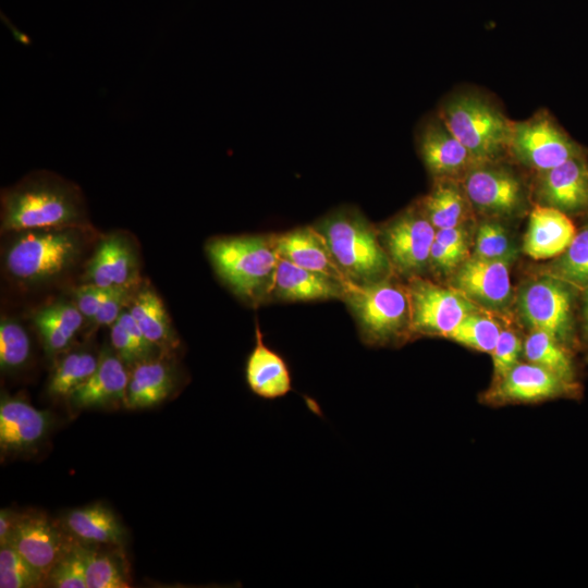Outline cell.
I'll list each match as a JSON object with an SVG mask.
<instances>
[{
  "label": "cell",
  "instance_id": "6da1fadb",
  "mask_svg": "<svg viewBox=\"0 0 588 588\" xmlns=\"http://www.w3.org/2000/svg\"><path fill=\"white\" fill-rule=\"evenodd\" d=\"M85 204L79 188L50 172H35L1 195V230L85 225Z\"/></svg>",
  "mask_w": 588,
  "mask_h": 588
},
{
  "label": "cell",
  "instance_id": "7a4b0ae2",
  "mask_svg": "<svg viewBox=\"0 0 588 588\" xmlns=\"http://www.w3.org/2000/svg\"><path fill=\"white\" fill-rule=\"evenodd\" d=\"M206 254L219 278L249 304L270 296L280 256L277 234L217 236Z\"/></svg>",
  "mask_w": 588,
  "mask_h": 588
},
{
  "label": "cell",
  "instance_id": "3957f363",
  "mask_svg": "<svg viewBox=\"0 0 588 588\" xmlns=\"http://www.w3.org/2000/svg\"><path fill=\"white\" fill-rule=\"evenodd\" d=\"M314 226L347 282L363 284L390 277L392 265L379 235L356 208H338Z\"/></svg>",
  "mask_w": 588,
  "mask_h": 588
},
{
  "label": "cell",
  "instance_id": "277c9868",
  "mask_svg": "<svg viewBox=\"0 0 588 588\" xmlns=\"http://www.w3.org/2000/svg\"><path fill=\"white\" fill-rule=\"evenodd\" d=\"M85 225L14 232L4 255L7 272L24 284H41L68 272L84 248Z\"/></svg>",
  "mask_w": 588,
  "mask_h": 588
},
{
  "label": "cell",
  "instance_id": "5b68a950",
  "mask_svg": "<svg viewBox=\"0 0 588 588\" xmlns=\"http://www.w3.org/2000/svg\"><path fill=\"white\" fill-rule=\"evenodd\" d=\"M342 301L348 306L366 344L384 345L411 334L406 285L390 278L363 284L348 282Z\"/></svg>",
  "mask_w": 588,
  "mask_h": 588
},
{
  "label": "cell",
  "instance_id": "8992f818",
  "mask_svg": "<svg viewBox=\"0 0 588 588\" xmlns=\"http://www.w3.org/2000/svg\"><path fill=\"white\" fill-rule=\"evenodd\" d=\"M438 115L478 163L498 161L506 152L512 121L486 97L454 94L443 101Z\"/></svg>",
  "mask_w": 588,
  "mask_h": 588
},
{
  "label": "cell",
  "instance_id": "52a82bcc",
  "mask_svg": "<svg viewBox=\"0 0 588 588\" xmlns=\"http://www.w3.org/2000/svg\"><path fill=\"white\" fill-rule=\"evenodd\" d=\"M406 289L412 334L448 338L467 315L480 308L452 286H441L420 275L408 278Z\"/></svg>",
  "mask_w": 588,
  "mask_h": 588
},
{
  "label": "cell",
  "instance_id": "ba28073f",
  "mask_svg": "<svg viewBox=\"0 0 588 588\" xmlns=\"http://www.w3.org/2000/svg\"><path fill=\"white\" fill-rule=\"evenodd\" d=\"M506 152L539 173L583 154L580 147L544 112L525 121H512Z\"/></svg>",
  "mask_w": 588,
  "mask_h": 588
},
{
  "label": "cell",
  "instance_id": "9c48e42d",
  "mask_svg": "<svg viewBox=\"0 0 588 588\" xmlns=\"http://www.w3.org/2000/svg\"><path fill=\"white\" fill-rule=\"evenodd\" d=\"M522 320L531 329L543 331L561 344L572 333V296L567 284L550 275L524 284L517 295Z\"/></svg>",
  "mask_w": 588,
  "mask_h": 588
},
{
  "label": "cell",
  "instance_id": "30bf717a",
  "mask_svg": "<svg viewBox=\"0 0 588 588\" xmlns=\"http://www.w3.org/2000/svg\"><path fill=\"white\" fill-rule=\"evenodd\" d=\"M436 231L420 207L409 208L387 223L379 238L392 268L408 278L420 275L429 267Z\"/></svg>",
  "mask_w": 588,
  "mask_h": 588
},
{
  "label": "cell",
  "instance_id": "8fae6325",
  "mask_svg": "<svg viewBox=\"0 0 588 588\" xmlns=\"http://www.w3.org/2000/svg\"><path fill=\"white\" fill-rule=\"evenodd\" d=\"M461 183L471 208L485 216L507 217L524 206L520 180L497 161L475 164Z\"/></svg>",
  "mask_w": 588,
  "mask_h": 588
},
{
  "label": "cell",
  "instance_id": "7c38bea8",
  "mask_svg": "<svg viewBox=\"0 0 588 588\" xmlns=\"http://www.w3.org/2000/svg\"><path fill=\"white\" fill-rule=\"evenodd\" d=\"M509 267L504 261L469 256L453 272L450 286L480 308L502 310L511 299Z\"/></svg>",
  "mask_w": 588,
  "mask_h": 588
},
{
  "label": "cell",
  "instance_id": "4fadbf2b",
  "mask_svg": "<svg viewBox=\"0 0 588 588\" xmlns=\"http://www.w3.org/2000/svg\"><path fill=\"white\" fill-rule=\"evenodd\" d=\"M574 391V383L551 371L531 363H518L502 379L493 382L486 401L493 404L534 403Z\"/></svg>",
  "mask_w": 588,
  "mask_h": 588
},
{
  "label": "cell",
  "instance_id": "5bb4252c",
  "mask_svg": "<svg viewBox=\"0 0 588 588\" xmlns=\"http://www.w3.org/2000/svg\"><path fill=\"white\" fill-rule=\"evenodd\" d=\"M11 544L45 579L72 542L46 515L20 514Z\"/></svg>",
  "mask_w": 588,
  "mask_h": 588
},
{
  "label": "cell",
  "instance_id": "9a60e30c",
  "mask_svg": "<svg viewBox=\"0 0 588 588\" xmlns=\"http://www.w3.org/2000/svg\"><path fill=\"white\" fill-rule=\"evenodd\" d=\"M84 279L103 289H135L139 283V259L134 243L123 233L103 237L87 265Z\"/></svg>",
  "mask_w": 588,
  "mask_h": 588
},
{
  "label": "cell",
  "instance_id": "2e32d148",
  "mask_svg": "<svg viewBox=\"0 0 588 588\" xmlns=\"http://www.w3.org/2000/svg\"><path fill=\"white\" fill-rule=\"evenodd\" d=\"M418 146L422 161L434 179L461 181L478 163L439 115L422 125Z\"/></svg>",
  "mask_w": 588,
  "mask_h": 588
},
{
  "label": "cell",
  "instance_id": "e0dca14e",
  "mask_svg": "<svg viewBox=\"0 0 588 588\" xmlns=\"http://www.w3.org/2000/svg\"><path fill=\"white\" fill-rule=\"evenodd\" d=\"M537 195L543 206L565 213L588 209V163L583 154L539 173Z\"/></svg>",
  "mask_w": 588,
  "mask_h": 588
},
{
  "label": "cell",
  "instance_id": "ac0fdd59",
  "mask_svg": "<svg viewBox=\"0 0 588 588\" xmlns=\"http://www.w3.org/2000/svg\"><path fill=\"white\" fill-rule=\"evenodd\" d=\"M51 415L22 399L1 396L0 448L2 452H25L39 444L51 426Z\"/></svg>",
  "mask_w": 588,
  "mask_h": 588
},
{
  "label": "cell",
  "instance_id": "d6986e66",
  "mask_svg": "<svg viewBox=\"0 0 588 588\" xmlns=\"http://www.w3.org/2000/svg\"><path fill=\"white\" fill-rule=\"evenodd\" d=\"M112 347L100 353L94 373L68 397L75 408L125 404L130 371Z\"/></svg>",
  "mask_w": 588,
  "mask_h": 588
},
{
  "label": "cell",
  "instance_id": "ffe728a7",
  "mask_svg": "<svg viewBox=\"0 0 588 588\" xmlns=\"http://www.w3.org/2000/svg\"><path fill=\"white\" fill-rule=\"evenodd\" d=\"M345 286V282L298 267L280 257L270 296L285 302L342 299Z\"/></svg>",
  "mask_w": 588,
  "mask_h": 588
},
{
  "label": "cell",
  "instance_id": "44dd1931",
  "mask_svg": "<svg viewBox=\"0 0 588 588\" xmlns=\"http://www.w3.org/2000/svg\"><path fill=\"white\" fill-rule=\"evenodd\" d=\"M576 234L565 212L549 206H537L530 213L523 250L534 259L560 256Z\"/></svg>",
  "mask_w": 588,
  "mask_h": 588
},
{
  "label": "cell",
  "instance_id": "7402d4cb",
  "mask_svg": "<svg viewBox=\"0 0 588 588\" xmlns=\"http://www.w3.org/2000/svg\"><path fill=\"white\" fill-rule=\"evenodd\" d=\"M256 343L248 355L245 377L250 391L259 397L274 400L292 391V376L284 358L262 341L256 323Z\"/></svg>",
  "mask_w": 588,
  "mask_h": 588
},
{
  "label": "cell",
  "instance_id": "603a6c76",
  "mask_svg": "<svg viewBox=\"0 0 588 588\" xmlns=\"http://www.w3.org/2000/svg\"><path fill=\"white\" fill-rule=\"evenodd\" d=\"M277 250L292 264L347 283L322 235L314 225L277 235Z\"/></svg>",
  "mask_w": 588,
  "mask_h": 588
},
{
  "label": "cell",
  "instance_id": "cb8c5ba5",
  "mask_svg": "<svg viewBox=\"0 0 588 588\" xmlns=\"http://www.w3.org/2000/svg\"><path fill=\"white\" fill-rule=\"evenodd\" d=\"M127 310L147 341L162 356H170L179 347L180 340L164 304L151 286H138L130 299Z\"/></svg>",
  "mask_w": 588,
  "mask_h": 588
},
{
  "label": "cell",
  "instance_id": "d4e9b609",
  "mask_svg": "<svg viewBox=\"0 0 588 588\" xmlns=\"http://www.w3.org/2000/svg\"><path fill=\"white\" fill-rule=\"evenodd\" d=\"M168 357L160 355L133 366L124 404L127 408L156 406L173 392L176 373Z\"/></svg>",
  "mask_w": 588,
  "mask_h": 588
},
{
  "label": "cell",
  "instance_id": "484cf974",
  "mask_svg": "<svg viewBox=\"0 0 588 588\" xmlns=\"http://www.w3.org/2000/svg\"><path fill=\"white\" fill-rule=\"evenodd\" d=\"M85 317L74 302L57 301L36 311L34 323L48 356L68 350L81 330Z\"/></svg>",
  "mask_w": 588,
  "mask_h": 588
},
{
  "label": "cell",
  "instance_id": "4316f807",
  "mask_svg": "<svg viewBox=\"0 0 588 588\" xmlns=\"http://www.w3.org/2000/svg\"><path fill=\"white\" fill-rule=\"evenodd\" d=\"M64 525L76 538L90 542L120 546L126 531L114 513L102 504H90L70 511Z\"/></svg>",
  "mask_w": 588,
  "mask_h": 588
},
{
  "label": "cell",
  "instance_id": "83f0119b",
  "mask_svg": "<svg viewBox=\"0 0 588 588\" xmlns=\"http://www.w3.org/2000/svg\"><path fill=\"white\" fill-rule=\"evenodd\" d=\"M419 207L436 230L464 224L471 208L461 181L455 179H436Z\"/></svg>",
  "mask_w": 588,
  "mask_h": 588
},
{
  "label": "cell",
  "instance_id": "f1b7e54d",
  "mask_svg": "<svg viewBox=\"0 0 588 588\" xmlns=\"http://www.w3.org/2000/svg\"><path fill=\"white\" fill-rule=\"evenodd\" d=\"M100 354L88 350H73L59 358L48 382V394L69 397L97 369Z\"/></svg>",
  "mask_w": 588,
  "mask_h": 588
},
{
  "label": "cell",
  "instance_id": "f546056e",
  "mask_svg": "<svg viewBox=\"0 0 588 588\" xmlns=\"http://www.w3.org/2000/svg\"><path fill=\"white\" fill-rule=\"evenodd\" d=\"M523 355L528 363L538 365L561 379L574 383V367L563 344L543 331L531 330L527 335Z\"/></svg>",
  "mask_w": 588,
  "mask_h": 588
},
{
  "label": "cell",
  "instance_id": "4dcf8cb0",
  "mask_svg": "<svg viewBox=\"0 0 588 588\" xmlns=\"http://www.w3.org/2000/svg\"><path fill=\"white\" fill-rule=\"evenodd\" d=\"M547 275L579 290L588 289V225L576 232L569 246L548 266Z\"/></svg>",
  "mask_w": 588,
  "mask_h": 588
},
{
  "label": "cell",
  "instance_id": "1f68e13d",
  "mask_svg": "<svg viewBox=\"0 0 588 588\" xmlns=\"http://www.w3.org/2000/svg\"><path fill=\"white\" fill-rule=\"evenodd\" d=\"M86 548L87 588H128L130 577L118 554Z\"/></svg>",
  "mask_w": 588,
  "mask_h": 588
},
{
  "label": "cell",
  "instance_id": "d6a6232c",
  "mask_svg": "<svg viewBox=\"0 0 588 588\" xmlns=\"http://www.w3.org/2000/svg\"><path fill=\"white\" fill-rule=\"evenodd\" d=\"M501 330L498 321L476 310L467 315L446 339L466 347L491 354Z\"/></svg>",
  "mask_w": 588,
  "mask_h": 588
},
{
  "label": "cell",
  "instance_id": "836d02e7",
  "mask_svg": "<svg viewBox=\"0 0 588 588\" xmlns=\"http://www.w3.org/2000/svg\"><path fill=\"white\" fill-rule=\"evenodd\" d=\"M30 340L25 328L15 319L0 321V368L3 372L21 370L30 357Z\"/></svg>",
  "mask_w": 588,
  "mask_h": 588
},
{
  "label": "cell",
  "instance_id": "e575fe53",
  "mask_svg": "<svg viewBox=\"0 0 588 588\" xmlns=\"http://www.w3.org/2000/svg\"><path fill=\"white\" fill-rule=\"evenodd\" d=\"M473 256L511 264L517 256V249L499 222L486 220L477 229Z\"/></svg>",
  "mask_w": 588,
  "mask_h": 588
},
{
  "label": "cell",
  "instance_id": "d590c367",
  "mask_svg": "<svg viewBox=\"0 0 588 588\" xmlns=\"http://www.w3.org/2000/svg\"><path fill=\"white\" fill-rule=\"evenodd\" d=\"M46 586L57 588H87L86 548L72 543L50 569Z\"/></svg>",
  "mask_w": 588,
  "mask_h": 588
},
{
  "label": "cell",
  "instance_id": "8d00e7d4",
  "mask_svg": "<svg viewBox=\"0 0 588 588\" xmlns=\"http://www.w3.org/2000/svg\"><path fill=\"white\" fill-rule=\"evenodd\" d=\"M42 576L11 546H0V587L33 588L44 586Z\"/></svg>",
  "mask_w": 588,
  "mask_h": 588
},
{
  "label": "cell",
  "instance_id": "74e56055",
  "mask_svg": "<svg viewBox=\"0 0 588 588\" xmlns=\"http://www.w3.org/2000/svg\"><path fill=\"white\" fill-rule=\"evenodd\" d=\"M524 343L512 330L502 329L498 342L490 354L493 366V382L502 379L519 363Z\"/></svg>",
  "mask_w": 588,
  "mask_h": 588
},
{
  "label": "cell",
  "instance_id": "f35d334b",
  "mask_svg": "<svg viewBox=\"0 0 588 588\" xmlns=\"http://www.w3.org/2000/svg\"><path fill=\"white\" fill-rule=\"evenodd\" d=\"M110 327L111 347L126 365L134 366L140 362L148 360L123 323L117 320Z\"/></svg>",
  "mask_w": 588,
  "mask_h": 588
},
{
  "label": "cell",
  "instance_id": "ab89813d",
  "mask_svg": "<svg viewBox=\"0 0 588 588\" xmlns=\"http://www.w3.org/2000/svg\"><path fill=\"white\" fill-rule=\"evenodd\" d=\"M134 291V289L126 287L112 289L93 318V323L95 326H112L127 307Z\"/></svg>",
  "mask_w": 588,
  "mask_h": 588
},
{
  "label": "cell",
  "instance_id": "60d3db41",
  "mask_svg": "<svg viewBox=\"0 0 588 588\" xmlns=\"http://www.w3.org/2000/svg\"><path fill=\"white\" fill-rule=\"evenodd\" d=\"M111 290L85 283L74 291V304L85 318L93 320Z\"/></svg>",
  "mask_w": 588,
  "mask_h": 588
},
{
  "label": "cell",
  "instance_id": "b9f144b4",
  "mask_svg": "<svg viewBox=\"0 0 588 588\" xmlns=\"http://www.w3.org/2000/svg\"><path fill=\"white\" fill-rule=\"evenodd\" d=\"M434 240L462 261L469 257L468 237L464 224L437 230Z\"/></svg>",
  "mask_w": 588,
  "mask_h": 588
},
{
  "label": "cell",
  "instance_id": "7bdbcfd3",
  "mask_svg": "<svg viewBox=\"0 0 588 588\" xmlns=\"http://www.w3.org/2000/svg\"><path fill=\"white\" fill-rule=\"evenodd\" d=\"M463 261L436 240L432 243L429 267L443 274L454 272Z\"/></svg>",
  "mask_w": 588,
  "mask_h": 588
},
{
  "label": "cell",
  "instance_id": "ee69618b",
  "mask_svg": "<svg viewBox=\"0 0 588 588\" xmlns=\"http://www.w3.org/2000/svg\"><path fill=\"white\" fill-rule=\"evenodd\" d=\"M19 513L8 509L0 511V546L8 544L19 520Z\"/></svg>",
  "mask_w": 588,
  "mask_h": 588
},
{
  "label": "cell",
  "instance_id": "f6af8a7d",
  "mask_svg": "<svg viewBox=\"0 0 588 588\" xmlns=\"http://www.w3.org/2000/svg\"><path fill=\"white\" fill-rule=\"evenodd\" d=\"M586 316H587V320H588V289L586 290Z\"/></svg>",
  "mask_w": 588,
  "mask_h": 588
}]
</instances>
